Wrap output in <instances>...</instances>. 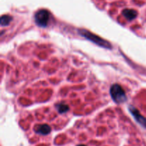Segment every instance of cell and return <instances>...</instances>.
Masks as SVG:
<instances>
[{"label": "cell", "mask_w": 146, "mask_h": 146, "mask_svg": "<svg viewBox=\"0 0 146 146\" xmlns=\"http://www.w3.org/2000/svg\"><path fill=\"white\" fill-rule=\"evenodd\" d=\"M111 96L113 100L117 104H121L126 101V96L123 89L118 84L113 85L111 88Z\"/></svg>", "instance_id": "1"}, {"label": "cell", "mask_w": 146, "mask_h": 146, "mask_svg": "<svg viewBox=\"0 0 146 146\" xmlns=\"http://www.w3.org/2000/svg\"><path fill=\"white\" fill-rule=\"evenodd\" d=\"M50 14L47 10L41 9L37 11L34 16L36 24L41 27H46L49 21Z\"/></svg>", "instance_id": "2"}, {"label": "cell", "mask_w": 146, "mask_h": 146, "mask_svg": "<svg viewBox=\"0 0 146 146\" xmlns=\"http://www.w3.org/2000/svg\"><path fill=\"white\" fill-rule=\"evenodd\" d=\"M79 32L80 34H81L82 36H84V37L87 38L88 39L91 40V41H93V42L98 44L99 46H101L105 47V48H111V46H110L109 43L107 42L106 41H104V40H103L102 38H99V37L97 36L94 35V34H91V33L86 31V30H81V31H79Z\"/></svg>", "instance_id": "3"}, {"label": "cell", "mask_w": 146, "mask_h": 146, "mask_svg": "<svg viewBox=\"0 0 146 146\" xmlns=\"http://www.w3.org/2000/svg\"><path fill=\"white\" fill-rule=\"evenodd\" d=\"M129 110L130 111H131V113H132V115H133L134 118H135L137 122L139 123L142 126H143L144 128H146V118H144L142 115H141L139 111H138L137 109H135L134 107L130 106Z\"/></svg>", "instance_id": "4"}, {"label": "cell", "mask_w": 146, "mask_h": 146, "mask_svg": "<svg viewBox=\"0 0 146 146\" xmlns=\"http://www.w3.org/2000/svg\"><path fill=\"white\" fill-rule=\"evenodd\" d=\"M123 14L128 20H133L137 17V11L133 9H126L123 11Z\"/></svg>", "instance_id": "5"}, {"label": "cell", "mask_w": 146, "mask_h": 146, "mask_svg": "<svg viewBox=\"0 0 146 146\" xmlns=\"http://www.w3.org/2000/svg\"><path fill=\"white\" fill-rule=\"evenodd\" d=\"M51 132V128L47 125H43L38 128V133L41 135H47Z\"/></svg>", "instance_id": "6"}, {"label": "cell", "mask_w": 146, "mask_h": 146, "mask_svg": "<svg viewBox=\"0 0 146 146\" xmlns=\"http://www.w3.org/2000/svg\"><path fill=\"white\" fill-rule=\"evenodd\" d=\"M12 18L8 15H4L1 18V26H7L9 24L10 21H11Z\"/></svg>", "instance_id": "7"}, {"label": "cell", "mask_w": 146, "mask_h": 146, "mask_svg": "<svg viewBox=\"0 0 146 146\" xmlns=\"http://www.w3.org/2000/svg\"><path fill=\"white\" fill-rule=\"evenodd\" d=\"M68 110V107L65 104H60L58 106V111L59 113H65Z\"/></svg>", "instance_id": "8"}, {"label": "cell", "mask_w": 146, "mask_h": 146, "mask_svg": "<svg viewBox=\"0 0 146 146\" xmlns=\"http://www.w3.org/2000/svg\"><path fill=\"white\" fill-rule=\"evenodd\" d=\"M78 146H86V145H78Z\"/></svg>", "instance_id": "9"}]
</instances>
